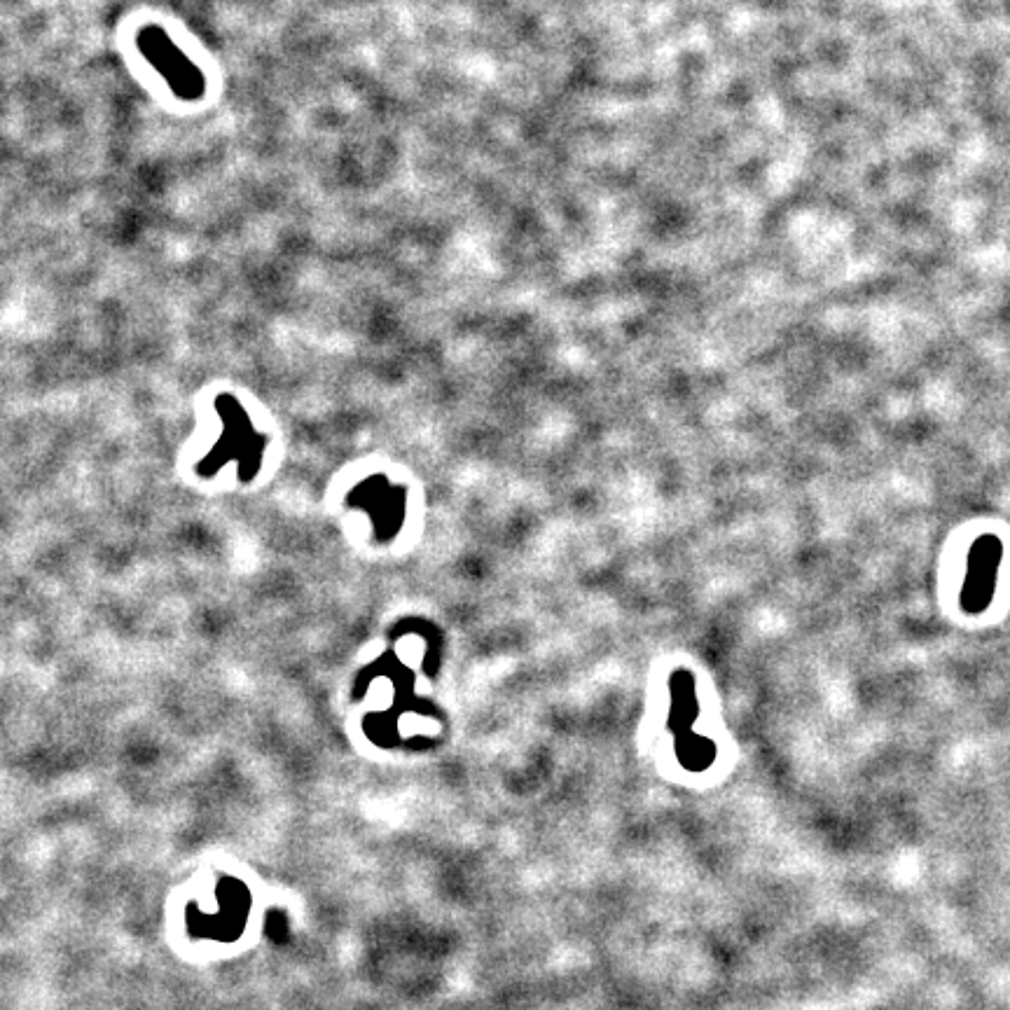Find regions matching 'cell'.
<instances>
[{"label": "cell", "mask_w": 1010, "mask_h": 1010, "mask_svg": "<svg viewBox=\"0 0 1010 1010\" xmlns=\"http://www.w3.org/2000/svg\"><path fill=\"white\" fill-rule=\"evenodd\" d=\"M971 576L964 592V604L968 611H980L987 604L989 592L994 590V569L999 562V545L996 541H982L971 557Z\"/></svg>", "instance_id": "obj_1"}]
</instances>
